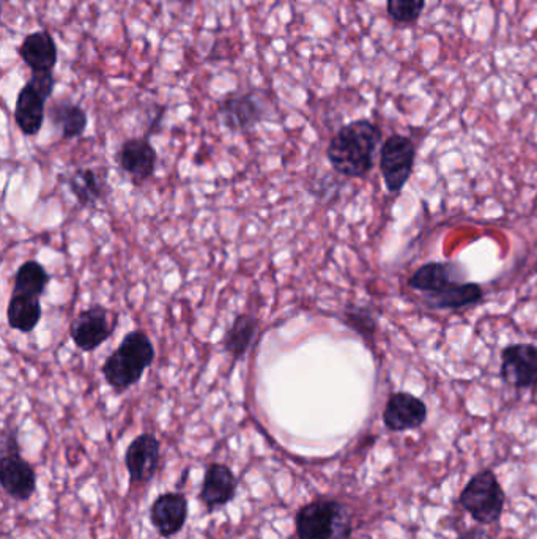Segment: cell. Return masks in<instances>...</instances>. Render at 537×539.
Returning a JSON list of instances; mask_svg holds the SVG:
<instances>
[{
    "instance_id": "cb8c5ba5",
    "label": "cell",
    "mask_w": 537,
    "mask_h": 539,
    "mask_svg": "<svg viewBox=\"0 0 537 539\" xmlns=\"http://www.w3.org/2000/svg\"><path fill=\"white\" fill-rule=\"evenodd\" d=\"M347 327L352 328L355 333L361 336L364 341L374 344L375 333H377V319L371 308L364 306H353L347 309L342 320Z\"/></svg>"
},
{
    "instance_id": "4fadbf2b",
    "label": "cell",
    "mask_w": 537,
    "mask_h": 539,
    "mask_svg": "<svg viewBox=\"0 0 537 539\" xmlns=\"http://www.w3.org/2000/svg\"><path fill=\"white\" fill-rule=\"evenodd\" d=\"M188 519V500L177 492L163 494L153 502L150 521L161 536L177 535Z\"/></svg>"
},
{
    "instance_id": "d4e9b609",
    "label": "cell",
    "mask_w": 537,
    "mask_h": 539,
    "mask_svg": "<svg viewBox=\"0 0 537 539\" xmlns=\"http://www.w3.org/2000/svg\"><path fill=\"white\" fill-rule=\"evenodd\" d=\"M426 7V0H388V15L397 23H415Z\"/></svg>"
},
{
    "instance_id": "603a6c76",
    "label": "cell",
    "mask_w": 537,
    "mask_h": 539,
    "mask_svg": "<svg viewBox=\"0 0 537 539\" xmlns=\"http://www.w3.org/2000/svg\"><path fill=\"white\" fill-rule=\"evenodd\" d=\"M49 279H51L49 278V273L46 272L43 265L38 264L37 261L24 262L16 272L13 294L41 298V295L45 294L46 287H48Z\"/></svg>"
},
{
    "instance_id": "7402d4cb",
    "label": "cell",
    "mask_w": 537,
    "mask_h": 539,
    "mask_svg": "<svg viewBox=\"0 0 537 539\" xmlns=\"http://www.w3.org/2000/svg\"><path fill=\"white\" fill-rule=\"evenodd\" d=\"M68 186H70L71 193L75 194L79 204L84 205V207L97 204L106 193L104 191L106 183L101 179L100 174L93 169H78L68 179Z\"/></svg>"
},
{
    "instance_id": "9a60e30c",
    "label": "cell",
    "mask_w": 537,
    "mask_h": 539,
    "mask_svg": "<svg viewBox=\"0 0 537 539\" xmlns=\"http://www.w3.org/2000/svg\"><path fill=\"white\" fill-rule=\"evenodd\" d=\"M19 56L26 62L32 73L52 71L57 64L56 41L45 30L32 32L19 46Z\"/></svg>"
},
{
    "instance_id": "d6986e66",
    "label": "cell",
    "mask_w": 537,
    "mask_h": 539,
    "mask_svg": "<svg viewBox=\"0 0 537 539\" xmlns=\"http://www.w3.org/2000/svg\"><path fill=\"white\" fill-rule=\"evenodd\" d=\"M41 316H43V309H41L40 298L12 294L10 303H8L7 319L8 325L13 330L30 333L37 327Z\"/></svg>"
},
{
    "instance_id": "484cf974",
    "label": "cell",
    "mask_w": 537,
    "mask_h": 539,
    "mask_svg": "<svg viewBox=\"0 0 537 539\" xmlns=\"http://www.w3.org/2000/svg\"><path fill=\"white\" fill-rule=\"evenodd\" d=\"M27 86L32 87L35 92L40 93L41 97L48 101L54 92V87H56V79H54L52 71H35L27 81Z\"/></svg>"
},
{
    "instance_id": "8fae6325",
    "label": "cell",
    "mask_w": 537,
    "mask_h": 539,
    "mask_svg": "<svg viewBox=\"0 0 537 539\" xmlns=\"http://www.w3.org/2000/svg\"><path fill=\"white\" fill-rule=\"evenodd\" d=\"M226 127L234 131H246L265 119V105L254 93H235L219 106Z\"/></svg>"
},
{
    "instance_id": "5bb4252c",
    "label": "cell",
    "mask_w": 537,
    "mask_h": 539,
    "mask_svg": "<svg viewBox=\"0 0 537 539\" xmlns=\"http://www.w3.org/2000/svg\"><path fill=\"white\" fill-rule=\"evenodd\" d=\"M237 486V476L230 467L224 464H210L205 472L200 500L207 505L208 510H215L234 500Z\"/></svg>"
},
{
    "instance_id": "3957f363",
    "label": "cell",
    "mask_w": 537,
    "mask_h": 539,
    "mask_svg": "<svg viewBox=\"0 0 537 539\" xmlns=\"http://www.w3.org/2000/svg\"><path fill=\"white\" fill-rule=\"evenodd\" d=\"M298 539H350L352 516L347 506L336 500H315L297 514Z\"/></svg>"
},
{
    "instance_id": "44dd1931",
    "label": "cell",
    "mask_w": 537,
    "mask_h": 539,
    "mask_svg": "<svg viewBox=\"0 0 537 539\" xmlns=\"http://www.w3.org/2000/svg\"><path fill=\"white\" fill-rule=\"evenodd\" d=\"M51 120L59 128L63 139L78 138L87 128L86 111L70 101H57L51 108Z\"/></svg>"
},
{
    "instance_id": "277c9868",
    "label": "cell",
    "mask_w": 537,
    "mask_h": 539,
    "mask_svg": "<svg viewBox=\"0 0 537 539\" xmlns=\"http://www.w3.org/2000/svg\"><path fill=\"white\" fill-rule=\"evenodd\" d=\"M504 502L506 495L498 483L497 476L489 470L473 476L459 497L463 510L482 525L500 521Z\"/></svg>"
},
{
    "instance_id": "e0dca14e",
    "label": "cell",
    "mask_w": 537,
    "mask_h": 539,
    "mask_svg": "<svg viewBox=\"0 0 537 539\" xmlns=\"http://www.w3.org/2000/svg\"><path fill=\"white\" fill-rule=\"evenodd\" d=\"M457 273L459 267L451 262H429L408 278V286L423 295L435 294L438 290L456 283Z\"/></svg>"
},
{
    "instance_id": "52a82bcc",
    "label": "cell",
    "mask_w": 537,
    "mask_h": 539,
    "mask_svg": "<svg viewBox=\"0 0 537 539\" xmlns=\"http://www.w3.org/2000/svg\"><path fill=\"white\" fill-rule=\"evenodd\" d=\"M501 379L526 390L537 385V347L534 344H512L501 354Z\"/></svg>"
},
{
    "instance_id": "9c48e42d",
    "label": "cell",
    "mask_w": 537,
    "mask_h": 539,
    "mask_svg": "<svg viewBox=\"0 0 537 539\" xmlns=\"http://www.w3.org/2000/svg\"><path fill=\"white\" fill-rule=\"evenodd\" d=\"M0 484L2 489L19 502H26L37 489V475L32 465L21 458L19 451L4 453L0 461Z\"/></svg>"
},
{
    "instance_id": "ac0fdd59",
    "label": "cell",
    "mask_w": 537,
    "mask_h": 539,
    "mask_svg": "<svg viewBox=\"0 0 537 539\" xmlns=\"http://www.w3.org/2000/svg\"><path fill=\"white\" fill-rule=\"evenodd\" d=\"M423 298L432 309H460L482 302L484 290L479 284L456 281L435 294L423 295Z\"/></svg>"
},
{
    "instance_id": "8992f818",
    "label": "cell",
    "mask_w": 537,
    "mask_h": 539,
    "mask_svg": "<svg viewBox=\"0 0 537 539\" xmlns=\"http://www.w3.org/2000/svg\"><path fill=\"white\" fill-rule=\"evenodd\" d=\"M117 319L111 320L103 306H92L82 311L71 322L70 336L82 352H93L111 338Z\"/></svg>"
},
{
    "instance_id": "4316f807",
    "label": "cell",
    "mask_w": 537,
    "mask_h": 539,
    "mask_svg": "<svg viewBox=\"0 0 537 539\" xmlns=\"http://www.w3.org/2000/svg\"><path fill=\"white\" fill-rule=\"evenodd\" d=\"M459 539H495L486 528L473 527L468 528L465 532L460 533Z\"/></svg>"
},
{
    "instance_id": "ffe728a7",
    "label": "cell",
    "mask_w": 537,
    "mask_h": 539,
    "mask_svg": "<svg viewBox=\"0 0 537 539\" xmlns=\"http://www.w3.org/2000/svg\"><path fill=\"white\" fill-rule=\"evenodd\" d=\"M259 322L249 314H241L227 331L224 347L234 360H240L248 354L252 341L256 338Z\"/></svg>"
},
{
    "instance_id": "ba28073f",
    "label": "cell",
    "mask_w": 537,
    "mask_h": 539,
    "mask_svg": "<svg viewBox=\"0 0 537 539\" xmlns=\"http://www.w3.org/2000/svg\"><path fill=\"white\" fill-rule=\"evenodd\" d=\"M427 420V407L423 399L412 393L399 391L389 396L383 410V423L393 432L413 431L423 426Z\"/></svg>"
},
{
    "instance_id": "6da1fadb",
    "label": "cell",
    "mask_w": 537,
    "mask_h": 539,
    "mask_svg": "<svg viewBox=\"0 0 537 539\" xmlns=\"http://www.w3.org/2000/svg\"><path fill=\"white\" fill-rule=\"evenodd\" d=\"M382 142V130L371 120H355L331 139L326 155L331 168L349 179H361L374 168L375 150Z\"/></svg>"
},
{
    "instance_id": "7a4b0ae2",
    "label": "cell",
    "mask_w": 537,
    "mask_h": 539,
    "mask_svg": "<svg viewBox=\"0 0 537 539\" xmlns=\"http://www.w3.org/2000/svg\"><path fill=\"white\" fill-rule=\"evenodd\" d=\"M155 360V347L149 335L134 330L120 342V346L104 361V379L115 391H125L133 387L144 376V372Z\"/></svg>"
},
{
    "instance_id": "30bf717a",
    "label": "cell",
    "mask_w": 537,
    "mask_h": 539,
    "mask_svg": "<svg viewBox=\"0 0 537 539\" xmlns=\"http://www.w3.org/2000/svg\"><path fill=\"white\" fill-rule=\"evenodd\" d=\"M160 442L153 434H142L126 450L125 464L133 483H147L160 467Z\"/></svg>"
},
{
    "instance_id": "7c38bea8",
    "label": "cell",
    "mask_w": 537,
    "mask_h": 539,
    "mask_svg": "<svg viewBox=\"0 0 537 539\" xmlns=\"http://www.w3.org/2000/svg\"><path fill=\"white\" fill-rule=\"evenodd\" d=\"M156 161H158V155H156L155 147L147 138L128 139L119 152L120 168L130 175L134 183L152 179V175L155 174Z\"/></svg>"
},
{
    "instance_id": "5b68a950",
    "label": "cell",
    "mask_w": 537,
    "mask_h": 539,
    "mask_svg": "<svg viewBox=\"0 0 537 539\" xmlns=\"http://www.w3.org/2000/svg\"><path fill=\"white\" fill-rule=\"evenodd\" d=\"M416 149L412 139L393 134L386 139L380 152V169L389 193L402 191L412 177Z\"/></svg>"
},
{
    "instance_id": "2e32d148",
    "label": "cell",
    "mask_w": 537,
    "mask_h": 539,
    "mask_svg": "<svg viewBox=\"0 0 537 539\" xmlns=\"http://www.w3.org/2000/svg\"><path fill=\"white\" fill-rule=\"evenodd\" d=\"M46 100L30 86H24L19 92L15 106V120L19 130L26 136L40 133L45 122Z\"/></svg>"
}]
</instances>
